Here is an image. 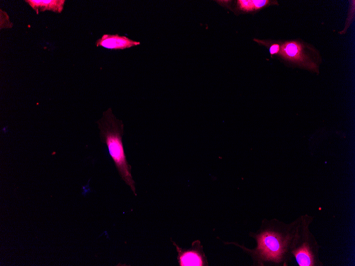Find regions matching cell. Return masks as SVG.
Instances as JSON below:
<instances>
[{
    "label": "cell",
    "instance_id": "obj_1",
    "mask_svg": "<svg viewBox=\"0 0 355 266\" xmlns=\"http://www.w3.org/2000/svg\"><path fill=\"white\" fill-rule=\"evenodd\" d=\"M97 124L100 130L101 140L106 143L111 157L123 180L136 196L135 182L131 175V166L129 165L124 150L123 136L124 125L117 119L111 108L103 114Z\"/></svg>",
    "mask_w": 355,
    "mask_h": 266
},
{
    "label": "cell",
    "instance_id": "obj_2",
    "mask_svg": "<svg viewBox=\"0 0 355 266\" xmlns=\"http://www.w3.org/2000/svg\"><path fill=\"white\" fill-rule=\"evenodd\" d=\"M308 50L305 49V45L297 41H289L280 45L278 55L285 59L303 66L305 68L318 70V63L311 57Z\"/></svg>",
    "mask_w": 355,
    "mask_h": 266
},
{
    "label": "cell",
    "instance_id": "obj_3",
    "mask_svg": "<svg viewBox=\"0 0 355 266\" xmlns=\"http://www.w3.org/2000/svg\"><path fill=\"white\" fill-rule=\"evenodd\" d=\"M257 240L258 249L263 257L267 260H280L283 252V246L277 234L266 232L261 234Z\"/></svg>",
    "mask_w": 355,
    "mask_h": 266
},
{
    "label": "cell",
    "instance_id": "obj_4",
    "mask_svg": "<svg viewBox=\"0 0 355 266\" xmlns=\"http://www.w3.org/2000/svg\"><path fill=\"white\" fill-rule=\"evenodd\" d=\"M140 44V42L134 41L125 36L106 34L98 40L96 45L110 50H125Z\"/></svg>",
    "mask_w": 355,
    "mask_h": 266
},
{
    "label": "cell",
    "instance_id": "obj_5",
    "mask_svg": "<svg viewBox=\"0 0 355 266\" xmlns=\"http://www.w3.org/2000/svg\"><path fill=\"white\" fill-rule=\"evenodd\" d=\"M27 3L39 14V12L51 11L61 13L63 10L64 0H26Z\"/></svg>",
    "mask_w": 355,
    "mask_h": 266
},
{
    "label": "cell",
    "instance_id": "obj_6",
    "mask_svg": "<svg viewBox=\"0 0 355 266\" xmlns=\"http://www.w3.org/2000/svg\"><path fill=\"white\" fill-rule=\"evenodd\" d=\"M179 260L181 266H201L203 264L202 257L195 250L182 252Z\"/></svg>",
    "mask_w": 355,
    "mask_h": 266
},
{
    "label": "cell",
    "instance_id": "obj_7",
    "mask_svg": "<svg viewBox=\"0 0 355 266\" xmlns=\"http://www.w3.org/2000/svg\"><path fill=\"white\" fill-rule=\"evenodd\" d=\"M295 255L299 265L310 266L313 265V257L306 247H302L297 251Z\"/></svg>",
    "mask_w": 355,
    "mask_h": 266
},
{
    "label": "cell",
    "instance_id": "obj_8",
    "mask_svg": "<svg viewBox=\"0 0 355 266\" xmlns=\"http://www.w3.org/2000/svg\"><path fill=\"white\" fill-rule=\"evenodd\" d=\"M0 28L2 29H10L12 28L13 24L10 21L9 17L7 13L0 10Z\"/></svg>",
    "mask_w": 355,
    "mask_h": 266
},
{
    "label": "cell",
    "instance_id": "obj_9",
    "mask_svg": "<svg viewBox=\"0 0 355 266\" xmlns=\"http://www.w3.org/2000/svg\"><path fill=\"white\" fill-rule=\"evenodd\" d=\"M238 2L239 7L242 11L248 12L255 10L254 2L252 0H240Z\"/></svg>",
    "mask_w": 355,
    "mask_h": 266
},
{
    "label": "cell",
    "instance_id": "obj_10",
    "mask_svg": "<svg viewBox=\"0 0 355 266\" xmlns=\"http://www.w3.org/2000/svg\"><path fill=\"white\" fill-rule=\"evenodd\" d=\"M254 2L255 6V10H259L264 8V7L267 6L270 2L267 1V0H255Z\"/></svg>",
    "mask_w": 355,
    "mask_h": 266
},
{
    "label": "cell",
    "instance_id": "obj_11",
    "mask_svg": "<svg viewBox=\"0 0 355 266\" xmlns=\"http://www.w3.org/2000/svg\"><path fill=\"white\" fill-rule=\"evenodd\" d=\"M270 53L271 56L278 55L280 50V44L277 43L272 44L270 47Z\"/></svg>",
    "mask_w": 355,
    "mask_h": 266
}]
</instances>
